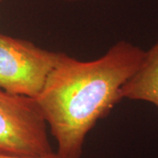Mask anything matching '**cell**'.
Segmentation results:
<instances>
[{
	"mask_svg": "<svg viewBox=\"0 0 158 158\" xmlns=\"http://www.w3.org/2000/svg\"><path fill=\"white\" fill-rule=\"evenodd\" d=\"M144 54L127 40L116 42L91 61L62 53L34 98L56 143L57 158H81L88 134L122 100L120 89Z\"/></svg>",
	"mask_w": 158,
	"mask_h": 158,
	"instance_id": "obj_1",
	"label": "cell"
},
{
	"mask_svg": "<svg viewBox=\"0 0 158 158\" xmlns=\"http://www.w3.org/2000/svg\"><path fill=\"white\" fill-rule=\"evenodd\" d=\"M0 154L56 155L47 123L34 98L0 89Z\"/></svg>",
	"mask_w": 158,
	"mask_h": 158,
	"instance_id": "obj_2",
	"label": "cell"
},
{
	"mask_svg": "<svg viewBox=\"0 0 158 158\" xmlns=\"http://www.w3.org/2000/svg\"><path fill=\"white\" fill-rule=\"evenodd\" d=\"M62 53L0 34V89L36 98Z\"/></svg>",
	"mask_w": 158,
	"mask_h": 158,
	"instance_id": "obj_3",
	"label": "cell"
},
{
	"mask_svg": "<svg viewBox=\"0 0 158 158\" xmlns=\"http://www.w3.org/2000/svg\"><path fill=\"white\" fill-rule=\"evenodd\" d=\"M120 98L148 102L158 107V39L145 51L139 68L121 87Z\"/></svg>",
	"mask_w": 158,
	"mask_h": 158,
	"instance_id": "obj_4",
	"label": "cell"
},
{
	"mask_svg": "<svg viewBox=\"0 0 158 158\" xmlns=\"http://www.w3.org/2000/svg\"><path fill=\"white\" fill-rule=\"evenodd\" d=\"M0 158H57L56 156H17V155H8V154H0Z\"/></svg>",
	"mask_w": 158,
	"mask_h": 158,
	"instance_id": "obj_5",
	"label": "cell"
},
{
	"mask_svg": "<svg viewBox=\"0 0 158 158\" xmlns=\"http://www.w3.org/2000/svg\"><path fill=\"white\" fill-rule=\"evenodd\" d=\"M66 2H80V1H85V0H63Z\"/></svg>",
	"mask_w": 158,
	"mask_h": 158,
	"instance_id": "obj_6",
	"label": "cell"
}]
</instances>
